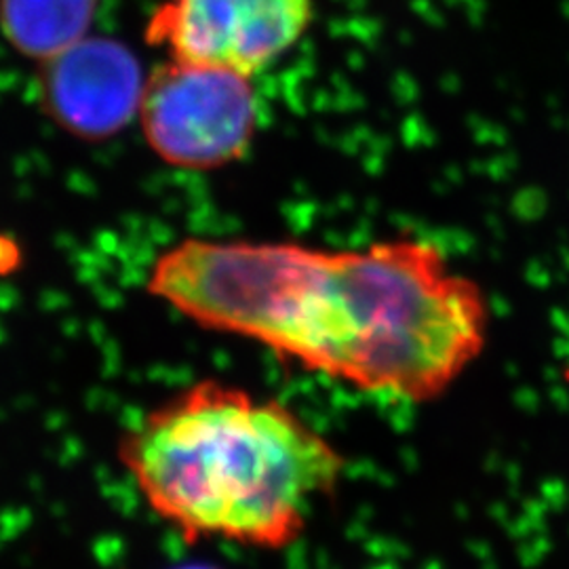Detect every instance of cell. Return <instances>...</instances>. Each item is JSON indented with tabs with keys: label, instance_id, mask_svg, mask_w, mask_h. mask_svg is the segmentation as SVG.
<instances>
[{
	"label": "cell",
	"instance_id": "5b68a950",
	"mask_svg": "<svg viewBox=\"0 0 569 569\" xmlns=\"http://www.w3.org/2000/svg\"><path fill=\"white\" fill-rule=\"evenodd\" d=\"M148 74L121 41L84 37L41 61L42 110L74 138L98 142L140 117Z\"/></svg>",
	"mask_w": 569,
	"mask_h": 569
},
{
	"label": "cell",
	"instance_id": "7a4b0ae2",
	"mask_svg": "<svg viewBox=\"0 0 569 569\" xmlns=\"http://www.w3.org/2000/svg\"><path fill=\"white\" fill-rule=\"evenodd\" d=\"M117 453L146 505L188 545L284 549L345 470L342 453L293 409L211 378L148 409Z\"/></svg>",
	"mask_w": 569,
	"mask_h": 569
},
{
	"label": "cell",
	"instance_id": "52a82bcc",
	"mask_svg": "<svg viewBox=\"0 0 569 569\" xmlns=\"http://www.w3.org/2000/svg\"><path fill=\"white\" fill-rule=\"evenodd\" d=\"M173 569H220L216 568V566H207V563H183V566H178V568Z\"/></svg>",
	"mask_w": 569,
	"mask_h": 569
},
{
	"label": "cell",
	"instance_id": "8992f818",
	"mask_svg": "<svg viewBox=\"0 0 569 569\" xmlns=\"http://www.w3.org/2000/svg\"><path fill=\"white\" fill-rule=\"evenodd\" d=\"M100 0H0V32L30 60L53 58L89 37Z\"/></svg>",
	"mask_w": 569,
	"mask_h": 569
},
{
	"label": "cell",
	"instance_id": "277c9868",
	"mask_svg": "<svg viewBox=\"0 0 569 569\" xmlns=\"http://www.w3.org/2000/svg\"><path fill=\"white\" fill-rule=\"evenodd\" d=\"M315 0H163L146 41L169 60L260 74L305 39Z\"/></svg>",
	"mask_w": 569,
	"mask_h": 569
},
{
	"label": "cell",
	"instance_id": "6da1fadb",
	"mask_svg": "<svg viewBox=\"0 0 569 569\" xmlns=\"http://www.w3.org/2000/svg\"><path fill=\"white\" fill-rule=\"evenodd\" d=\"M146 289L207 331L411 403L441 397L488 342L481 287L416 239L340 251L183 239Z\"/></svg>",
	"mask_w": 569,
	"mask_h": 569
},
{
	"label": "cell",
	"instance_id": "3957f363",
	"mask_svg": "<svg viewBox=\"0 0 569 569\" xmlns=\"http://www.w3.org/2000/svg\"><path fill=\"white\" fill-rule=\"evenodd\" d=\"M138 121L163 163L216 171L241 161L251 148L260 96L249 74L167 58L148 72Z\"/></svg>",
	"mask_w": 569,
	"mask_h": 569
}]
</instances>
